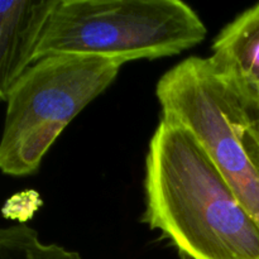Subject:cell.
<instances>
[{
	"label": "cell",
	"instance_id": "obj_1",
	"mask_svg": "<svg viewBox=\"0 0 259 259\" xmlns=\"http://www.w3.org/2000/svg\"><path fill=\"white\" fill-rule=\"evenodd\" d=\"M143 222L187 259H259V227L196 137L161 119L149 141Z\"/></svg>",
	"mask_w": 259,
	"mask_h": 259
},
{
	"label": "cell",
	"instance_id": "obj_2",
	"mask_svg": "<svg viewBox=\"0 0 259 259\" xmlns=\"http://www.w3.org/2000/svg\"><path fill=\"white\" fill-rule=\"evenodd\" d=\"M206 37L197 13L181 0H57L35 61L83 55L121 63L179 55Z\"/></svg>",
	"mask_w": 259,
	"mask_h": 259
},
{
	"label": "cell",
	"instance_id": "obj_3",
	"mask_svg": "<svg viewBox=\"0 0 259 259\" xmlns=\"http://www.w3.org/2000/svg\"><path fill=\"white\" fill-rule=\"evenodd\" d=\"M123 65L116 60L67 53L35 61L4 100L3 174H34L68 124L114 82Z\"/></svg>",
	"mask_w": 259,
	"mask_h": 259
},
{
	"label": "cell",
	"instance_id": "obj_4",
	"mask_svg": "<svg viewBox=\"0 0 259 259\" xmlns=\"http://www.w3.org/2000/svg\"><path fill=\"white\" fill-rule=\"evenodd\" d=\"M156 95L162 118L196 137L259 227V134L237 91L192 56L159 78Z\"/></svg>",
	"mask_w": 259,
	"mask_h": 259
},
{
	"label": "cell",
	"instance_id": "obj_5",
	"mask_svg": "<svg viewBox=\"0 0 259 259\" xmlns=\"http://www.w3.org/2000/svg\"><path fill=\"white\" fill-rule=\"evenodd\" d=\"M57 0L0 2V98L35 62L38 47Z\"/></svg>",
	"mask_w": 259,
	"mask_h": 259
},
{
	"label": "cell",
	"instance_id": "obj_6",
	"mask_svg": "<svg viewBox=\"0 0 259 259\" xmlns=\"http://www.w3.org/2000/svg\"><path fill=\"white\" fill-rule=\"evenodd\" d=\"M215 72L259 111V4L244 10L217 35L209 57Z\"/></svg>",
	"mask_w": 259,
	"mask_h": 259
},
{
	"label": "cell",
	"instance_id": "obj_7",
	"mask_svg": "<svg viewBox=\"0 0 259 259\" xmlns=\"http://www.w3.org/2000/svg\"><path fill=\"white\" fill-rule=\"evenodd\" d=\"M0 259H82L75 250L58 244H46L38 233L24 223L0 232Z\"/></svg>",
	"mask_w": 259,
	"mask_h": 259
},
{
	"label": "cell",
	"instance_id": "obj_8",
	"mask_svg": "<svg viewBox=\"0 0 259 259\" xmlns=\"http://www.w3.org/2000/svg\"><path fill=\"white\" fill-rule=\"evenodd\" d=\"M248 110H249V109H248ZM250 114H252L253 118H254L255 120H257L258 123H259V111H258V113H250Z\"/></svg>",
	"mask_w": 259,
	"mask_h": 259
},
{
	"label": "cell",
	"instance_id": "obj_9",
	"mask_svg": "<svg viewBox=\"0 0 259 259\" xmlns=\"http://www.w3.org/2000/svg\"><path fill=\"white\" fill-rule=\"evenodd\" d=\"M253 119H254V118H253ZM254 121H255V125H257V131H258V134H259V123L257 120H255V119H254Z\"/></svg>",
	"mask_w": 259,
	"mask_h": 259
},
{
	"label": "cell",
	"instance_id": "obj_10",
	"mask_svg": "<svg viewBox=\"0 0 259 259\" xmlns=\"http://www.w3.org/2000/svg\"><path fill=\"white\" fill-rule=\"evenodd\" d=\"M181 259H187L186 257H182V255H181Z\"/></svg>",
	"mask_w": 259,
	"mask_h": 259
}]
</instances>
